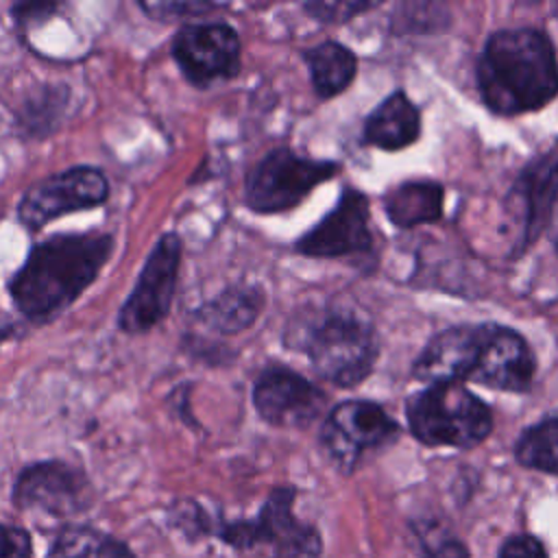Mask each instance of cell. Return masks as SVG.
<instances>
[{
	"label": "cell",
	"mask_w": 558,
	"mask_h": 558,
	"mask_svg": "<svg viewBox=\"0 0 558 558\" xmlns=\"http://www.w3.org/2000/svg\"><path fill=\"white\" fill-rule=\"evenodd\" d=\"M111 253L113 238L100 231L59 233L33 244L7 283L13 305L31 323L52 320L96 281Z\"/></svg>",
	"instance_id": "obj_1"
},
{
	"label": "cell",
	"mask_w": 558,
	"mask_h": 558,
	"mask_svg": "<svg viewBox=\"0 0 558 558\" xmlns=\"http://www.w3.org/2000/svg\"><path fill=\"white\" fill-rule=\"evenodd\" d=\"M477 87L484 105L499 116L545 107L558 94V61L547 35L534 28L490 35L477 61Z\"/></svg>",
	"instance_id": "obj_2"
},
{
	"label": "cell",
	"mask_w": 558,
	"mask_h": 558,
	"mask_svg": "<svg viewBox=\"0 0 558 558\" xmlns=\"http://www.w3.org/2000/svg\"><path fill=\"white\" fill-rule=\"evenodd\" d=\"M283 344L303 353L318 377L351 388L377 360V333L366 316L342 305L303 307L286 325Z\"/></svg>",
	"instance_id": "obj_3"
},
{
	"label": "cell",
	"mask_w": 558,
	"mask_h": 558,
	"mask_svg": "<svg viewBox=\"0 0 558 558\" xmlns=\"http://www.w3.org/2000/svg\"><path fill=\"white\" fill-rule=\"evenodd\" d=\"M294 497L292 486L272 488L253 519L211 521L194 512V519L201 521L194 530L214 534L253 558H318L323 549L320 534L294 514Z\"/></svg>",
	"instance_id": "obj_4"
},
{
	"label": "cell",
	"mask_w": 558,
	"mask_h": 558,
	"mask_svg": "<svg viewBox=\"0 0 558 558\" xmlns=\"http://www.w3.org/2000/svg\"><path fill=\"white\" fill-rule=\"evenodd\" d=\"M405 416L414 438L429 447L469 449L493 429L488 405L462 384H436L412 395Z\"/></svg>",
	"instance_id": "obj_5"
},
{
	"label": "cell",
	"mask_w": 558,
	"mask_h": 558,
	"mask_svg": "<svg viewBox=\"0 0 558 558\" xmlns=\"http://www.w3.org/2000/svg\"><path fill=\"white\" fill-rule=\"evenodd\" d=\"M340 166L296 155L288 146L266 153L246 174L244 203L255 214H279L301 205L310 192L331 179Z\"/></svg>",
	"instance_id": "obj_6"
},
{
	"label": "cell",
	"mask_w": 558,
	"mask_h": 558,
	"mask_svg": "<svg viewBox=\"0 0 558 558\" xmlns=\"http://www.w3.org/2000/svg\"><path fill=\"white\" fill-rule=\"evenodd\" d=\"M181 238L163 233L150 248L137 281L120 307L118 327L124 333H146L157 327L172 307L181 270Z\"/></svg>",
	"instance_id": "obj_7"
},
{
	"label": "cell",
	"mask_w": 558,
	"mask_h": 558,
	"mask_svg": "<svg viewBox=\"0 0 558 558\" xmlns=\"http://www.w3.org/2000/svg\"><path fill=\"white\" fill-rule=\"evenodd\" d=\"M109 196V181L100 168L74 166L31 185L17 205V218L31 231L59 216L98 207Z\"/></svg>",
	"instance_id": "obj_8"
},
{
	"label": "cell",
	"mask_w": 558,
	"mask_h": 558,
	"mask_svg": "<svg viewBox=\"0 0 558 558\" xmlns=\"http://www.w3.org/2000/svg\"><path fill=\"white\" fill-rule=\"evenodd\" d=\"M399 425L373 401L338 403L325 418L320 445L329 460L344 473H351L371 449L395 440Z\"/></svg>",
	"instance_id": "obj_9"
},
{
	"label": "cell",
	"mask_w": 558,
	"mask_h": 558,
	"mask_svg": "<svg viewBox=\"0 0 558 558\" xmlns=\"http://www.w3.org/2000/svg\"><path fill=\"white\" fill-rule=\"evenodd\" d=\"M242 44L227 22H194L177 31L172 57L183 76L198 87L233 78L240 70Z\"/></svg>",
	"instance_id": "obj_10"
},
{
	"label": "cell",
	"mask_w": 558,
	"mask_h": 558,
	"mask_svg": "<svg viewBox=\"0 0 558 558\" xmlns=\"http://www.w3.org/2000/svg\"><path fill=\"white\" fill-rule=\"evenodd\" d=\"M94 499L87 475L63 462L41 460L22 469L13 484V504L20 510L48 517H70L89 508Z\"/></svg>",
	"instance_id": "obj_11"
},
{
	"label": "cell",
	"mask_w": 558,
	"mask_h": 558,
	"mask_svg": "<svg viewBox=\"0 0 558 558\" xmlns=\"http://www.w3.org/2000/svg\"><path fill=\"white\" fill-rule=\"evenodd\" d=\"M251 399L255 412L275 427H305L325 408V392L283 364L259 371Z\"/></svg>",
	"instance_id": "obj_12"
},
{
	"label": "cell",
	"mask_w": 558,
	"mask_h": 558,
	"mask_svg": "<svg viewBox=\"0 0 558 558\" xmlns=\"http://www.w3.org/2000/svg\"><path fill=\"white\" fill-rule=\"evenodd\" d=\"M373 244L368 227V201L362 192L344 187L336 207L316 222L307 233H303L294 251L305 257H344L353 253H364Z\"/></svg>",
	"instance_id": "obj_13"
},
{
	"label": "cell",
	"mask_w": 558,
	"mask_h": 558,
	"mask_svg": "<svg viewBox=\"0 0 558 558\" xmlns=\"http://www.w3.org/2000/svg\"><path fill=\"white\" fill-rule=\"evenodd\" d=\"M488 325H460L434 336L414 362V377L436 384H460L477 368Z\"/></svg>",
	"instance_id": "obj_14"
},
{
	"label": "cell",
	"mask_w": 558,
	"mask_h": 558,
	"mask_svg": "<svg viewBox=\"0 0 558 558\" xmlns=\"http://www.w3.org/2000/svg\"><path fill=\"white\" fill-rule=\"evenodd\" d=\"M534 377V355L527 342L512 329L486 327L482 353L473 381L497 390H527Z\"/></svg>",
	"instance_id": "obj_15"
},
{
	"label": "cell",
	"mask_w": 558,
	"mask_h": 558,
	"mask_svg": "<svg viewBox=\"0 0 558 558\" xmlns=\"http://www.w3.org/2000/svg\"><path fill=\"white\" fill-rule=\"evenodd\" d=\"M421 133V113L403 92L384 98L364 122V140L384 150L410 146Z\"/></svg>",
	"instance_id": "obj_16"
},
{
	"label": "cell",
	"mask_w": 558,
	"mask_h": 558,
	"mask_svg": "<svg viewBox=\"0 0 558 558\" xmlns=\"http://www.w3.org/2000/svg\"><path fill=\"white\" fill-rule=\"evenodd\" d=\"M519 185L523 187L525 201L523 229L532 235L538 229H545L558 253V159L538 161L534 170L521 177Z\"/></svg>",
	"instance_id": "obj_17"
},
{
	"label": "cell",
	"mask_w": 558,
	"mask_h": 558,
	"mask_svg": "<svg viewBox=\"0 0 558 558\" xmlns=\"http://www.w3.org/2000/svg\"><path fill=\"white\" fill-rule=\"evenodd\" d=\"M266 305L259 286H231L196 310V318L218 333H240L248 329Z\"/></svg>",
	"instance_id": "obj_18"
},
{
	"label": "cell",
	"mask_w": 558,
	"mask_h": 558,
	"mask_svg": "<svg viewBox=\"0 0 558 558\" xmlns=\"http://www.w3.org/2000/svg\"><path fill=\"white\" fill-rule=\"evenodd\" d=\"M384 209L401 229L434 222L440 218L442 187L434 181H405L384 196Z\"/></svg>",
	"instance_id": "obj_19"
},
{
	"label": "cell",
	"mask_w": 558,
	"mask_h": 558,
	"mask_svg": "<svg viewBox=\"0 0 558 558\" xmlns=\"http://www.w3.org/2000/svg\"><path fill=\"white\" fill-rule=\"evenodd\" d=\"M303 61L307 63L312 85L320 98H333L344 92L357 70L355 54L338 41H323L307 48L303 52Z\"/></svg>",
	"instance_id": "obj_20"
},
{
	"label": "cell",
	"mask_w": 558,
	"mask_h": 558,
	"mask_svg": "<svg viewBox=\"0 0 558 558\" xmlns=\"http://www.w3.org/2000/svg\"><path fill=\"white\" fill-rule=\"evenodd\" d=\"M46 558H135L126 543L87 525H65L52 538Z\"/></svg>",
	"instance_id": "obj_21"
},
{
	"label": "cell",
	"mask_w": 558,
	"mask_h": 558,
	"mask_svg": "<svg viewBox=\"0 0 558 558\" xmlns=\"http://www.w3.org/2000/svg\"><path fill=\"white\" fill-rule=\"evenodd\" d=\"M517 462L558 475V418H545L532 427H527L514 447Z\"/></svg>",
	"instance_id": "obj_22"
},
{
	"label": "cell",
	"mask_w": 558,
	"mask_h": 558,
	"mask_svg": "<svg viewBox=\"0 0 558 558\" xmlns=\"http://www.w3.org/2000/svg\"><path fill=\"white\" fill-rule=\"evenodd\" d=\"M68 89L61 85H50L39 92L35 100H28L24 105V116H22V126L31 135H48L61 116V109L65 107Z\"/></svg>",
	"instance_id": "obj_23"
},
{
	"label": "cell",
	"mask_w": 558,
	"mask_h": 558,
	"mask_svg": "<svg viewBox=\"0 0 558 558\" xmlns=\"http://www.w3.org/2000/svg\"><path fill=\"white\" fill-rule=\"evenodd\" d=\"M153 20H181V17H203L205 13H214L222 9L216 2H140L137 4Z\"/></svg>",
	"instance_id": "obj_24"
},
{
	"label": "cell",
	"mask_w": 558,
	"mask_h": 558,
	"mask_svg": "<svg viewBox=\"0 0 558 558\" xmlns=\"http://www.w3.org/2000/svg\"><path fill=\"white\" fill-rule=\"evenodd\" d=\"M416 534L421 545V558H471L466 545L447 532L423 530Z\"/></svg>",
	"instance_id": "obj_25"
},
{
	"label": "cell",
	"mask_w": 558,
	"mask_h": 558,
	"mask_svg": "<svg viewBox=\"0 0 558 558\" xmlns=\"http://www.w3.org/2000/svg\"><path fill=\"white\" fill-rule=\"evenodd\" d=\"M377 7L375 2H305L303 9L318 22L327 24H340L357 13H364L368 9Z\"/></svg>",
	"instance_id": "obj_26"
},
{
	"label": "cell",
	"mask_w": 558,
	"mask_h": 558,
	"mask_svg": "<svg viewBox=\"0 0 558 558\" xmlns=\"http://www.w3.org/2000/svg\"><path fill=\"white\" fill-rule=\"evenodd\" d=\"M0 558H33L31 534L20 525L0 521Z\"/></svg>",
	"instance_id": "obj_27"
},
{
	"label": "cell",
	"mask_w": 558,
	"mask_h": 558,
	"mask_svg": "<svg viewBox=\"0 0 558 558\" xmlns=\"http://www.w3.org/2000/svg\"><path fill=\"white\" fill-rule=\"evenodd\" d=\"M57 11L54 2H20L11 7V15L22 31L44 24Z\"/></svg>",
	"instance_id": "obj_28"
},
{
	"label": "cell",
	"mask_w": 558,
	"mask_h": 558,
	"mask_svg": "<svg viewBox=\"0 0 558 558\" xmlns=\"http://www.w3.org/2000/svg\"><path fill=\"white\" fill-rule=\"evenodd\" d=\"M499 558H547L543 543L530 534H514L506 538Z\"/></svg>",
	"instance_id": "obj_29"
},
{
	"label": "cell",
	"mask_w": 558,
	"mask_h": 558,
	"mask_svg": "<svg viewBox=\"0 0 558 558\" xmlns=\"http://www.w3.org/2000/svg\"><path fill=\"white\" fill-rule=\"evenodd\" d=\"M13 331H15V327H13L11 323H2V320H0V344H2L4 340H9V338L13 336Z\"/></svg>",
	"instance_id": "obj_30"
}]
</instances>
